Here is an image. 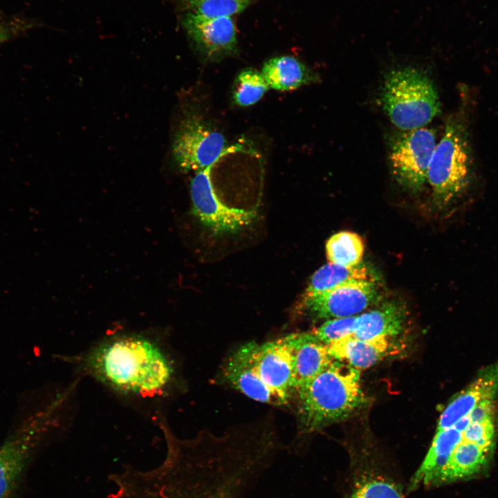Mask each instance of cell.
I'll return each instance as SVG.
<instances>
[{
	"mask_svg": "<svg viewBox=\"0 0 498 498\" xmlns=\"http://www.w3.org/2000/svg\"><path fill=\"white\" fill-rule=\"evenodd\" d=\"M160 329H115L64 360L77 378H89L124 402L161 417L175 367Z\"/></svg>",
	"mask_w": 498,
	"mask_h": 498,
	"instance_id": "6da1fadb",
	"label": "cell"
},
{
	"mask_svg": "<svg viewBox=\"0 0 498 498\" xmlns=\"http://www.w3.org/2000/svg\"><path fill=\"white\" fill-rule=\"evenodd\" d=\"M159 426L167 443L164 461L150 470L128 465L111 474L115 490L109 498H241L257 472L255 459L205 456L192 442L177 439L165 422Z\"/></svg>",
	"mask_w": 498,
	"mask_h": 498,
	"instance_id": "7a4b0ae2",
	"label": "cell"
},
{
	"mask_svg": "<svg viewBox=\"0 0 498 498\" xmlns=\"http://www.w3.org/2000/svg\"><path fill=\"white\" fill-rule=\"evenodd\" d=\"M295 393L299 426L304 432L344 421L367 403L360 371L335 359Z\"/></svg>",
	"mask_w": 498,
	"mask_h": 498,
	"instance_id": "3957f363",
	"label": "cell"
},
{
	"mask_svg": "<svg viewBox=\"0 0 498 498\" xmlns=\"http://www.w3.org/2000/svg\"><path fill=\"white\" fill-rule=\"evenodd\" d=\"M75 395L71 387L29 416L0 445V498H11L33 454L59 425Z\"/></svg>",
	"mask_w": 498,
	"mask_h": 498,
	"instance_id": "277c9868",
	"label": "cell"
},
{
	"mask_svg": "<svg viewBox=\"0 0 498 498\" xmlns=\"http://www.w3.org/2000/svg\"><path fill=\"white\" fill-rule=\"evenodd\" d=\"M468 133L464 116L459 113L450 116L431 158L427 182L441 208L453 203L470 184L472 160Z\"/></svg>",
	"mask_w": 498,
	"mask_h": 498,
	"instance_id": "5b68a950",
	"label": "cell"
},
{
	"mask_svg": "<svg viewBox=\"0 0 498 498\" xmlns=\"http://www.w3.org/2000/svg\"><path fill=\"white\" fill-rule=\"evenodd\" d=\"M380 100L391 122L402 131L425 127L441 111L438 93L430 78L412 67L387 73Z\"/></svg>",
	"mask_w": 498,
	"mask_h": 498,
	"instance_id": "8992f818",
	"label": "cell"
},
{
	"mask_svg": "<svg viewBox=\"0 0 498 498\" xmlns=\"http://www.w3.org/2000/svg\"><path fill=\"white\" fill-rule=\"evenodd\" d=\"M405 319L403 306L388 301L360 315L326 320L311 332L326 344L347 335L361 339L393 338L403 331Z\"/></svg>",
	"mask_w": 498,
	"mask_h": 498,
	"instance_id": "52a82bcc",
	"label": "cell"
},
{
	"mask_svg": "<svg viewBox=\"0 0 498 498\" xmlns=\"http://www.w3.org/2000/svg\"><path fill=\"white\" fill-rule=\"evenodd\" d=\"M434 131L425 127L396 133L391 138L389 160L391 172L400 184L409 190H420L436 147Z\"/></svg>",
	"mask_w": 498,
	"mask_h": 498,
	"instance_id": "ba28073f",
	"label": "cell"
},
{
	"mask_svg": "<svg viewBox=\"0 0 498 498\" xmlns=\"http://www.w3.org/2000/svg\"><path fill=\"white\" fill-rule=\"evenodd\" d=\"M228 151L223 135L194 115L181 121L172 145L173 159L183 172L212 167Z\"/></svg>",
	"mask_w": 498,
	"mask_h": 498,
	"instance_id": "9c48e42d",
	"label": "cell"
},
{
	"mask_svg": "<svg viewBox=\"0 0 498 498\" xmlns=\"http://www.w3.org/2000/svg\"><path fill=\"white\" fill-rule=\"evenodd\" d=\"M377 281H355L306 299L298 309L314 320H331L358 315L380 299Z\"/></svg>",
	"mask_w": 498,
	"mask_h": 498,
	"instance_id": "30bf717a",
	"label": "cell"
},
{
	"mask_svg": "<svg viewBox=\"0 0 498 498\" xmlns=\"http://www.w3.org/2000/svg\"><path fill=\"white\" fill-rule=\"evenodd\" d=\"M211 169L195 172L191 181L192 212L203 225L216 234L236 232L250 225L256 213L222 203L212 186Z\"/></svg>",
	"mask_w": 498,
	"mask_h": 498,
	"instance_id": "8fae6325",
	"label": "cell"
},
{
	"mask_svg": "<svg viewBox=\"0 0 498 498\" xmlns=\"http://www.w3.org/2000/svg\"><path fill=\"white\" fill-rule=\"evenodd\" d=\"M255 362L263 382L284 405L293 391V360L284 337L258 344Z\"/></svg>",
	"mask_w": 498,
	"mask_h": 498,
	"instance_id": "7c38bea8",
	"label": "cell"
},
{
	"mask_svg": "<svg viewBox=\"0 0 498 498\" xmlns=\"http://www.w3.org/2000/svg\"><path fill=\"white\" fill-rule=\"evenodd\" d=\"M258 344L250 342L235 351L224 365V378L233 388L255 400L283 405L282 400L263 382L258 373L255 362Z\"/></svg>",
	"mask_w": 498,
	"mask_h": 498,
	"instance_id": "4fadbf2b",
	"label": "cell"
},
{
	"mask_svg": "<svg viewBox=\"0 0 498 498\" xmlns=\"http://www.w3.org/2000/svg\"><path fill=\"white\" fill-rule=\"evenodd\" d=\"M183 24L196 47L209 59H219L237 50L236 29L231 17L208 18L188 12Z\"/></svg>",
	"mask_w": 498,
	"mask_h": 498,
	"instance_id": "5bb4252c",
	"label": "cell"
},
{
	"mask_svg": "<svg viewBox=\"0 0 498 498\" xmlns=\"http://www.w3.org/2000/svg\"><path fill=\"white\" fill-rule=\"evenodd\" d=\"M293 360V391L323 371L334 359L326 344L311 332L295 333L284 336Z\"/></svg>",
	"mask_w": 498,
	"mask_h": 498,
	"instance_id": "9a60e30c",
	"label": "cell"
},
{
	"mask_svg": "<svg viewBox=\"0 0 498 498\" xmlns=\"http://www.w3.org/2000/svg\"><path fill=\"white\" fill-rule=\"evenodd\" d=\"M497 390L498 361L480 371L477 378L448 405L439 418L436 431L452 427L481 401L495 398Z\"/></svg>",
	"mask_w": 498,
	"mask_h": 498,
	"instance_id": "2e32d148",
	"label": "cell"
},
{
	"mask_svg": "<svg viewBox=\"0 0 498 498\" xmlns=\"http://www.w3.org/2000/svg\"><path fill=\"white\" fill-rule=\"evenodd\" d=\"M391 339L385 337L361 339L347 335L326 345L333 359L361 371L388 356L392 349Z\"/></svg>",
	"mask_w": 498,
	"mask_h": 498,
	"instance_id": "e0dca14e",
	"label": "cell"
},
{
	"mask_svg": "<svg viewBox=\"0 0 498 498\" xmlns=\"http://www.w3.org/2000/svg\"><path fill=\"white\" fill-rule=\"evenodd\" d=\"M493 450L461 439L432 485L453 482L475 475L487 465Z\"/></svg>",
	"mask_w": 498,
	"mask_h": 498,
	"instance_id": "ac0fdd59",
	"label": "cell"
},
{
	"mask_svg": "<svg viewBox=\"0 0 498 498\" xmlns=\"http://www.w3.org/2000/svg\"><path fill=\"white\" fill-rule=\"evenodd\" d=\"M461 439V432L455 427L436 431L424 460L411 480L409 489L414 490L421 484L432 486Z\"/></svg>",
	"mask_w": 498,
	"mask_h": 498,
	"instance_id": "d6986e66",
	"label": "cell"
},
{
	"mask_svg": "<svg viewBox=\"0 0 498 498\" xmlns=\"http://www.w3.org/2000/svg\"><path fill=\"white\" fill-rule=\"evenodd\" d=\"M261 73L269 87L289 91L319 81L318 75L291 56L273 57L266 62Z\"/></svg>",
	"mask_w": 498,
	"mask_h": 498,
	"instance_id": "ffe728a7",
	"label": "cell"
},
{
	"mask_svg": "<svg viewBox=\"0 0 498 498\" xmlns=\"http://www.w3.org/2000/svg\"><path fill=\"white\" fill-rule=\"evenodd\" d=\"M362 280L376 281V276L364 264L347 267L329 263L313 274L301 299L311 298L349 282Z\"/></svg>",
	"mask_w": 498,
	"mask_h": 498,
	"instance_id": "44dd1931",
	"label": "cell"
},
{
	"mask_svg": "<svg viewBox=\"0 0 498 498\" xmlns=\"http://www.w3.org/2000/svg\"><path fill=\"white\" fill-rule=\"evenodd\" d=\"M364 250L365 246L360 237L348 231L334 234L326 243L329 263L347 267L361 263Z\"/></svg>",
	"mask_w": 498,
	"mask_h": 498,
	"instance_id": "7402d4cb",
	"label": "cell"
},
{
	"mask_svg": "<svg viewBox=\"0 0 498 498\" xmlns=\"http://www.w3.org/2000/svg\"><path fill=\"white\" fill-rule=\"evenodd\" d=\"M261 73L252 68L240 72L235 79L232 89V100L241 107L250 106L257 102L269 89Z\"/></svg>",
	"mask_w": 498,
	"mask_h": 498,
	"instance_id": "603a6c76",
	"label": "cell"
},
{
	"mask_svg": "<svg viewBox=\"0 0 498 498\" xmlns=\"http://www.w3.org/2000/svg\"><path fill=\"white\" fill-rule=\"evenodd\" d=\"M250 0H185L189 12L208 18L230 17L243 11Z\"/></svg>",
	"mask_w": 498,
	"mask_h": 498,
	"instance_id": "cb8c5ba5",
	"label": "cell"
},
{
	"mask_svg": "<svg viewBox=\"0 0 498 498\" xmlns=\"http://www.w3.org/2000/svg\"><path fill=\"white\" fill-rule=\"evenodd\" d=\"M349 498H403L398 486L383 478H373L362 482Z\"/></svg>",
	"mask_w": 498,
	"mask_h": 498,
	"instance_id": "d4e9b609",
	"label": "cell"
},
{
	"mask_svg": "<svg viewBox=\"0 0 498 498\" xmlns=\"http://www.w3.org/2000/svg\"><path fill=\"white\" fill-rule=\"evenodd\" d=\"M496 416L482 421H470L461 432L462 439L483 448L494 449L495 444Z\"/></svg>",
	"mask_w": 498,
	"mask_h": 498,
	"instance_id": "484cf974",
	"label": "cell"
},
{
	"mask_svg": "<svg viewBox=\"0 0 498 498\" xmlns=\"http://www.w3.org/2000/svg\"><path fill=\"white\" fill-rule=\"evenodd\" d=\"M29 23L20 19L0 18V44L27 30Z\"/></svg>",
	"mask_w": 498,
	"mask_h": 498,
	"instance_id": "4316f807",
	"label": "cell"
}]
</instances>
